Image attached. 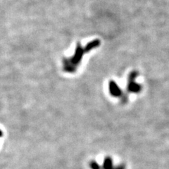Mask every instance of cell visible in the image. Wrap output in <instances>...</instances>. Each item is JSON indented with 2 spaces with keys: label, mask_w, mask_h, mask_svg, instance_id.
<instances>
[{
  "label": "cell",
  "mask_w": 169,
  "mask_h": 169,
  "mask_svg": "<svg viewBox=\"0 0 169 169\" xmlns=\"http://www.w3.org/2000/svg\"><path fill=\"white\" fill-rule=\"evenodd\" d=\"M109 92L111 95L115 97H121L123 94L122 90L114 81H111L109 83Z\"/></svg>",
  "instance_id": "cell-1"
},
{
  "label": "cell",
  "mask_w": 169,
  "mask_h": 169,
  "mask_svg": "<svg viewBox=\"0 0 169 169\" xmlns=\"http://www.w3.org/2000/svg\"><path fill=\"white\" fill-rule=\"evenodd\" d=\"M112 169H125V164H120V165L114 166V168Z\"/></svg>",
  "instance_id": "cell-6"
},
{
  "label": "cell",
  "mask_w": 169,
  "mask_h": 169,
  "mask_svg": "<svg viewBox=\"0 0 169 169\" xmlns=\"http://www.w3.org/2000/svg\"><path fill=\"white\" fill-rule=\"evenodd\" d=\"M114 168V164H113V160L110 157H105L104 160L103 165L101 168L102 169H112Z\"/></svg>",
  "instance_id": "cell-3"
},
{
  "label": "cell",
  "mask_w": 169,
  "mask_h": 169,
  "mask_svg": "<svg viewBox=\"0 0 169 169\" xmlns=\"http://www.w3.org/2000/svg\"><path fill=\"white\" fill-rule=\"evenodd\" d=\"M89 165L91 169H101V167L100 164L95 161H91L90 162Z\"/></svg>",
  "instance_id": "cell-4"
},
{
  "label": "cell",
  "mask_w": 169,
  "mask_h": 169,
  "mask_svg": "<svg viewBox=\"0 0 169 169\" xmlns=\"http://www.w3.org/2000/svg\"><path fill=\"white\" fill-rule=\"evenodd\" d=\"M127 90L131 93H139L142 90V85L135 82V80H128Z\"/></svg>",
  "instance_id": "cell-2"
},
{
  "label": "cell",
  "mask_w": 169,
  "mask_h": 169,
  "mask_svg": "<svg viewBox=\"0 0 169 169\" xmlns=\"http://www.w3.org/2000/svg\"><path fill=\"white\" fill-rule=\"evenodd\" d=\"M138 75H139L138 72L132 71L129 74V76H128V80H135V79L137 78V77L138 76Z\"/></svg>",
  "instance_id": "cell-5"
},
{
  "label": "cell",
  "mask_w": 169,
  "mask_h": 169,
  "mask_svg": "<svg viewBox=\"0 0 169 169\" xmlns=\"http://www.w3.org/2000/svg\"><path fill=\"white\" fill-rule=\"evenodd\" d=\"M2 135H3V132H2V130H0V137H2Z\"/></svg>",
  "instance_id": "cell-7"
}]
</instances>
